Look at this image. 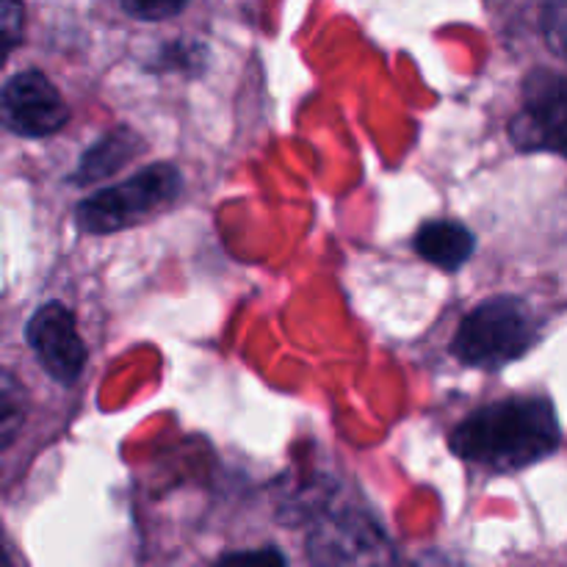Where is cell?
Segmentation results:
<instances>
[{"mask_svg":"<svg viewBox=\"0 0 567 567\" xmlns=\"http://www.w3.org/2000/svg\"><path fill=\"white\" fill-rule=\"evenodd\" d=\"M0 567H14V565H11V557H9V548H6V540H3V532H0Z\"/></svg>","mask_w":567,"mask_h":567,"instance_id":"obj_16","label":"cell"},{"mask_svg":"<svg viewBox=\"0 0 567 567\" xmlns=\"http://www.w3.org/2000/svg\"><path fill=\"white\" fill-rule=\"evenodd\" d=\"M22 37V6L20 0H0V66L20 44Z\"/></svg>","mask_w":567,"mask_h":567,"instance_id":"obj_12","label":"cell"},{"mask_svg":"<svg viewBox=\"0 0 567 567\" xmlns=\"http://www.w3.org/2000/svg\"><path fill=\"white\" fill-rule=\"evenodd\" d=\"M188 0H122L127 14L138 17V20H169L177 11L186 6Z\"/></svg>","mask_w":567,"mask_h":567,"instance_id":"obj_13","label":"cell"},{"mask_svg":"<svg viewBox=\"0 0 567 567\" xmlns=\"http://www.w3.org/2000/svg\"><path fill=\"white\" fill-rule=\"evenodd\" d=\"M28 343L55 382H75L86 365V347L78 336L75 316L61 302H50L28 321Z\"/></svg>","mask_w":567,"mask_h":567,"instance_id":"obj_7","label":"cell"},{"mask_svg":"<svg viewBox=\"0 0 567 567\" xmlns=\"http://www.w3.org/2000/svg\"><path fill=\"white\" fill-rule=\"evenodd\" d=\"M136 136L131 131H116L111 136L100 138L92 150H86V155L81 158V166L75 172L78 183H92L97 177L111 175V172L120 169L127 158L136 150Z\"/></svg>","mask_w":567,"mask_h":567,"instance_id":"obj_9","label":"cell"},{"mask_svg":"<svg viewBox=\"0 0 567 567\" xmlns=\"http://www.w3.org/2000/svg\"><path fill=\"white\" fill-rule=\"evenodd\" d=\"M559 424L546 399H509L471 415L452 435L454 454L493 471H515L551 454Z\"/></svg>","mask_w":567,"mask_h":567,"instance_id":"obj_1","label":"cell"},{"mask_svg":"<svg viewBox=\"0 0 567 567\" xmlns=\"http://www.w3.org/2000/svg\"><path fill=\"white\" fill-rule=\"evenodd\" d=\"M308 554L316 567H393L385 529L358 507H330L313 520Z\"/></svg>","mask_w":567,"mask_h":567,"instance_id":"obj_4","label":"cell"},{"mask_svg":"<svg viewBox=\"0 0 567 567\" xmlns=\"http://www.w3.org/2000/svg\"><path fill=\"white\" fill-rule=\"evenodd\" d=\"M216 567H288L286 557L275 548H258V551H236L221 557Z\"/></svg>","mask_w":567,"mask_h":567,"instance_id":"obj_14","label":"cell"},{"mask_svg":"<svg viewBox=\"0 0 567 567\" xmlns=\"http://www.w3.org/2000/svg\"><path fill=\"white\" fill-rule=\"evenodd\" d=\"M520 150L567 155V78L537 72L526 83V103L509 125Z\"/></svg>","mask_w":567,"mask_h":567,"instance_id":"obj_5","label":"cell"},{"mask_svg":"<svg viewBox=\"0 0 567 567\" xmlns=\"http://www.w3.org/2000/svg\"><path fill=\"white\" fill-rule=\"evenodd\" d=\"M25 388H22L9 371H0V449H6L17 435H20L22 424H25Z\"/></svg>","mask_w":567,"mask_h":567,"instance_id":"obj_10","label":"cell"},{"mask_svg":"<svg viewBox=\"0 0 567 567\" xmlns=\"http://www.w3.org/2000/svg\"><path fill=\"white\" fill-rule=\"evenodd\" d=\"M537 341V319L524 299L496 297L471 310L454 336V354L465 365L502 369Z\"/></svg>","mask_w":567,"mask_h":567,"instance_id":"obj_2","label":"cell"},{"mask_svg":"<svg viewBox=\"0 0 567 567\" xmlns=\"http://www.w3.org/2000/svg\"><path fill=\"white\" fill-rule=\"evenodd\" d=\"M543 33L548 48L567 61V0H548L543 11Z\"/></svg>","mask_w":567,"mask_h":567,"instance_id":"obj_11","label":"cell"},{"mask_svg":"<svg viewBox=\"0 0 567 567\" xmlns=\"http://www.w3.org/2000/svg\"><path fill=\"white\" fill-rule=\"evenodd\" d=\"M181 172L172 164H153L136 172L131 181L103 188L86 203L78 205V225L81 230L103 236V233L125 230L150 219L166 205H172L181 194Z\"/></svg>","mask_w":567,"mask_h":567,"instance_id":"obj_3","label":"cell"},{"mask_svg":"<svg viewBox=\"0 0 567 567\" xmlns=\"http://www.w3.org/2000/svg\"><path fill=\"white\" fill-rule=\"evenodd\" d=\"M66 120V103L42 72H22L0 89V125L17 136H53Z\"/></svg>","mask_w":567,"mask_h":567,"instance_id":"obj_6","label":"cell"},{"mask_svg":"<svg viewBox=\"0 0 567 567\" xmlns=\"http://www.w3.org/2000/svg\"><path fill=\"white\" fill-rule=\"evenodd\" d=\"M474 233L460 221L435 219L426 221L419 233H415V249L424 260L435 264L437 269L454 271L474 255Z\"/></svg>","mask_w":567,"mask_h":567,"instance_id":"obj_8","label":"cell"},{"mask_svg":"<svg viewBox=\"0 0 567 567\" xmlns=\"http://www.w3.org/2000/svg\"><path fill=\"white\" fill-rule=\"evenodd\" d=\"M415 567H457V565H454L449 557H443V554H424V557L415 563Z\"/></svg>","mask_w":567,"mask_h":567,"instance_id":"obj_15","label":"cell"}]
</instances>
